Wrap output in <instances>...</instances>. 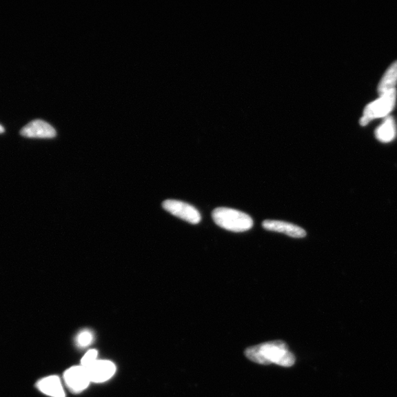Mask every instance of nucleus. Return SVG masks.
<instances>
[{"label":"nucleus","mask_w":397,"mask_h":397,"mask_svg":"<svg viewBox=\"0 0 397 397\" xmlns=\"http://www.w3.org/2000/svg\"><path fill=\"white\" fill-rule=\"evenodd\" d=\"M245 356L250 360L261 365L274 363L281 367H291L296 361V358L288 345L280 340L249 347L245 350Z\"/></svg>","instance_id":"obj_1"},{"label":"nucleus","mask_w":397,"mask_h":397,"mask_svg":"<svg viewBox=\"0 0 397 397\" xmlns=\"http://www.w3.org/2000/svg\"><path fill=\"white\" fill-rule=\"evenodd\" d=\"M212 218L218 226L235 233L247 231L253 226V220L249 215L235 209L216 208Z\"/></svg>","instance_id":"obj_2"},{"label":"nucleus","mask_w":397,"mask_h":397,"mask_svg":"<svg viewBox=\"0 0 397 397\" xmlns=\"http://www.w3.org/2000/svg\"><path fill=\"white\" fill-rule=\"evenodd\" d=\"M396 101V90H393L380 95L376 101L368 104L363 110L360 125L366 126L374 119L387 117L392 112Z\"/></svg>","instance_id":"obj_3"},{"label":"nucleus","mask_w":397,"mask_h":397,"mask_svg":"<svg viewBox=\"0 0 397 397\" xmlns=\"http://www.w3.org/2000/svg\"><path fill=\"white\" fill-rule=\"evenodd\" d=\"M163 207L165 211L190 224L196 225L201 222V213L192 205L179 201L167 200L163 202Z\"/></svg>","instance_id":"obj_4"},{"label":"nucleus","mask_w":397,"mask_h":397,"mask_svg":"<svg viewBox=\"0 0 397 397\" xmlns=\"http://www.w3.org/2000/svg\"><path fill=\"white\" fill-rule=\"evenodd\" d=\"M66 386L74 394H79L87 389L91 383L87 370L83 367L76 366L66 370L63 374Z\"/></svg>","instance_id":"obj_5"},{"label":"nucleus","mask_w":397,"mask_h":397,"mask_svg":"<svg viewBox=\"0 0 397 397\" xmlns=\"http://www.w3.org/2000/svg\"><path fill=\"white\" fill-rule=\"evenodd\" d=\"M86 370L91 382L101 383L112 378L116 368L112 361L96 360L90 367L86 368Z\"/></svg>","instance_id":"obj_6"},{"label":"nucleus","mask_w":397,"mask_h":397,"mask_svg":"<svg viewBox=\"0 0 397 397\" xmlns=\"http://www.w3.org/2000/svg\"><path fill=\"white\" fill-rule=\"evenodd\" d=\"M20 134L26 138L52 139L57 136V130L47 121L36 119L21 129Z\"/></svg>","instance_id":"obj_7"},{"label":"nucleus","mask_w":397,"mask_h":397,"mask_svg":"<svg viewBox=\"0 0 397 397\" xmlns=\"http://www.w3.org/2000/svg\"><path fill=\"white\" fill-rule=\"evenodd\" d=\"M262 225L267 230L278 232L292 238H301L306 236V232L302 227L282 221L266 220Z\"/></svg>","instance_id":"obj_8"},{"label":"nucleus","mask_w":397,"mask_h":397,"mask_svg":"<svg viewBox=\"0 0 397 397\" xmlns=\"http://www.w3.org/2000/svg\"><path fill=\"white\" fill-rule=\"evenodd\" d=\"M37 388L51 397H65L61 379L57 375L44 378L37 383Z\"/></svg>","instance_id":"obj_9"},{"label":"nucleus","mask_w":397,"mask_h":397,"mask_svg":"<svg viewBox=\"0 0 397 397\" xmlns=\"http://www.w3.org/2000/svg\"><path fill=\"white\" fill-rule=\"evenodd\" d=\"M375 136L381 142L393 141L396 135V128L393 117L387 116L374 132Z\"/></svg>","instance_id":"obj_10"},{"label":"nucleus","mask_w":397,"mask_h":397,"mask_svg":"<svg viewBox=\"0 0 397 397\" xmlns=\"http://www.w3.org/2000/svg\"><path fill=\"white\" fill-rule=\"evenodd\" d=\"M397 83V61L394 62L385 72L379 83L378 90L380 95L395 90Z\"/></svg>","instance_id":"obj_11"},{"label":"nucleus","mask_w":397,"mask_h":397,"mask_svg":"<svg viewBox=\"0 0 397 397\" xmlns=\"http://www.w3.org/2000/svg\"><path fill=\"white\" fill-rule=\"evenodd\" d=\"M93 340L94 335L92 331L83 329L77 336L75 341L77 346L84 348L90 346L92 343Z\"/></svg>","instance_id":"obj_12"},{"label":"nucleus","mask_w":397,"mask_h":397,"mask_svg":"<svg viewBox=\"0 0 397 397\" xmlns=\"http://www.w3.org/2000/svg\"><path fill=\"white\" fill-rule=\"evenodd\" d=\"M98 351L96 349H91L85 353V355L81 360V366L84 368L90 367L97 359Z\"/></svg>","instance_id":"obj_13"},{"label":"nucleus","mask_w":397,"mask_h":397,"mask_svg":"<svg viewBox=\"0 0 397 397\" xmlns=\"http://www.w3.org/2000/svg\"><path fill=\"white\" fill-rule=\"evenodd\" d=\"M4 132H5V128L1 125H0V134H3Z\"/></svg>","instance_id":"obj_14"}]
</instances>
